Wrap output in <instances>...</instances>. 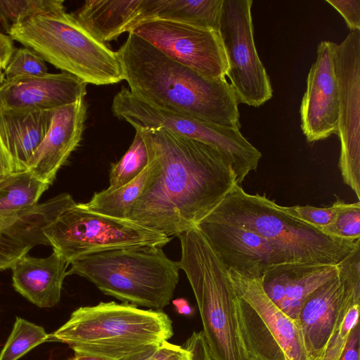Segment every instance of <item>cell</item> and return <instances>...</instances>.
Returning a JSON list of instances; mask_svg holds the SVG:
<instances>
[{"mask_svg":"<svg viewBox=\"0 0 360 360\" xmlns=\"http://www.w3.org/2000/svg\"><path fill=\"white\" fill-rule=\"evenodd\" d=\"M333 59L339 93V168L344 182L360 200V31L334 44Z\"/></svg>","mask_w":360,"mask_h":360,"instance_id":"cell-13","label":"cell"},{"mask_svg":"<svg viewBox=\"0 0 360 360\" xmlns=\"http://www.w3.org/2000/svg\"><path fill=\"white\" fill-rule=\"evenodd\" d=\"M146 167L135 179L124 186L114 189L108 188L95 193L91 199L82 206L106 216L127 219L130 206L141 194L147 177Z\"/></svg>","mask_w":360,"mask_h":360,"instance_id":"cell-26","label":"cell"},{"mask_svg":"<svg viewBox=\"0 0 360 360\" xmlns=\"http://www.w3.org/2000/svg\"><path fill=\"white\" fill-rule=\"evenodd\" d=\"M140 37L170 59L205 76L226 77L228 63L219 32L183 22L151 19L128 32Z\"/></svg>","mask_w":360,"mask_h":360,"instance_id":"cell-14","label":"cell"},{"mask_svg":"<svg viewBox=\"0 0 360 360\" xmlns=\"http://www.w3.org/2000/svg\"><path fill=\"white\" fill-rule=\"evenodd\" d=\"M8 36L86 84L124 80L117 52L94 38L65 11L32 17L12 27Z\"/></svg>","mask_w":360,"mask_h":360,"instance_id":"cell-7","label":"cell"},{"mask_svg":"<svg viewBox=\"0 0 360 360\" xmlns=\"http://www.w3.org/2000/svg\"><path fill=\"white\" fill-rule=\"evenodd\" d=\"M185 342L191 350L193 360H212L202 331L193 332Z\"/></svg>","mask_w":360,"mask_h":360,"instance_id":"cell-37","label":"cell"},{"mask_svg":"<svg viewBox=\"0 0 360 360\" xmlns=\"http://www.w3.org/2000/svg\"><path fill=\"white\" fill-rule=\"evenodd\" d=\"M75 204L70 194L63 193L19 211L0 210V271L11 269L34 246L49 245L44 229Z\"/></svg>","mask_w":360,"mask_h":360,"instance_id":"cell-17","label":"cell"},{"mask_svg":"<svg viewBox=\"0 0 360 360\" xmlns=\"http://www.w3.org/2000/svg\"><path fill=\"white\" fill-rule=\"evenodd\" d=\"M49 187L27 170L14 172L0 183V210L15 212L33 207Z\"/></svg>","mask_w":360,"mask_h":360,"instance_id":"cell-25","label":"cell"},{"mask_svg":"<svg viewBox=\"0 0 360 360\" xmlns=\"http://www.w3.org/2000/svg\"><path fill=\"white\" fill-rule=\"evenodd\" d=\"M65 11L62 0H0V32L38 15Z\"/></svg>","mask_w":360,"mask_h":360,"instance_id":"cell-27","label":"cell"},{"mask_svg":"<svg viewBox=\"0 0 360 360\" xmlns=\"http://www.w3.org/2000/svg\"><path fill=\"white\" fill-rule=\"evenodd\" d=\"M222 4L223 0H143L139 22L167 20L219 32Z\"/></svg>","mask_w":360,"mask_h":360,"instance_id":"cell-24","label":"cell"},{"mask_svg":"<svg viewBox=\"0 0 360 360\" xmlns=\"http://www.w3.org/2000/svg\"><path fill=\"white\" fill-rule=\"evenodd\" d=\"M202 220L249 230L277 244L297 263L338 265L360 248V240L326 235L288 213L284 206L265 195L248 193L238 184Z\"/></svg>","mask_w":360,"mask_h":360,"instance_id":"cell-3","label":"cell"},{"mask_svg":"<svg viewBox=\"0 0 360 360\" xmlns=\"http://www.w3.org/2000/svg\"><path fill=\"white\" fill-rule=\"evenodd\" d=\"M334 42L322 41L307 79L300 105L301 128L314 143L338 134L339 93L333 59Z\"/></svg>","mask_w":360,"mask_h":360,"instance_id":"cell-16","label":"cell"},{"mask_svg":"<svg viewBox=\"0 0 360 360\" xmlns=\"http://www.w3.org/2000/svg\"><path fill=\"white\" fill-rule=\"evenodd\" d=\"M86 85L65 72L4 80L0 84V109L51 110L84 98Z\"/></svg>","mask_w":360,"mask_h":360,"instance_id":"cell-19","label":"cell"},{"mask_svg":"<svg viewBox=\"0 0 360 360\" xmlns=\"http://www.w3.org/2000/svg\"><path fill=\"white\" fill-rule=\"evenodd\" d=\"M48 73L45 60L33 50L21 47L13 49L3 71L4 80Z\"/></svg>","mask_w":360,"mask_h":360,"instance_id":"cell-31","label":"cell"},{"mask_svg":"<svg viewBox=\"0 0 360 360\" xmlns=\"http://www.w3.org/2000/svg\"><path fill=\"white\" fill-rule=\"evenodd\" d=\"M172 303L176 311L182 315L191 316L194 313L193 309L191 307L188 302L184 298H177L172 300Z\"/></svg>","mask_w":360,"mask_h":360,"instance_id":"cell-40","label":"cell"},{"mask_svg":"<svg viewBox=\"0 0 360 360\" xmlns=\"http://www.w3.org/2000/svg\"><path fill=\"white\" fill-rule=\"evenodd\" d=\"M148 154L145 184L127 219L167 237L195 228L237 184L214 148L163 128H134Z\"/></svg>","mask_w":360,"mask_h":360,"instance_id":"cell-1","label":"cell"},{"mask_svg":"<svg viewBox=\"0 0 360 360\" xmlns=\"http://www.w3.org/2000/svg\"><path fill=\"white\" fill-rule=\"evenodd\" d=\"M13 173H14L13 160L0 136V183Z\"/></svg>","mask_w":360,"mask_h":360,"instance_id":"cell-38","label":"cell"},{"mask_svg":"<svg viewBox=\"0 0 360 360\" xmlns=\"http://www.w3.org/2000/svg\"><path fill=\"white\" fill-rule=\"evenodd\" d=\"M196 227L208 240L226 270L262 278L276 266L297 263L277 244L245 229L205 220H201Z\"/></svg>","mask_w":360,"mask_h":360,"instance_id":"cell-15","label":"cell"},{"mask_svg":"<svg viewBox=\"0 0 360 360\" xmlns=\"http://www.w3.org/2000/svg\"><path fill=\"white\" fill-rule=\"evenodd\" d=\"M338 360H360L359 322L351 330L345 348Z\"/></svg>","mask_w":360,"mask_h":360,"instance_id":"cell-36","label":"cell"},{"mask_svg":"<svg viewBox=\"0 0 360 360\" xmlns=\"http://www.w3.org/2000/svg\"><path fill=\"white\" fill-rule=\"evenodd\" d=\"M360 304H354L347 312L340 328L330 337L321 360H338L351 330L359 323Z\"/></svg>","mask_w":360,"mask_h":360,"instance_id":"cell-32","label":"cell"},{"mask_svg":"<svg viewBox=\"0 0 360 360\" xmlns=\"http://www.w3.org/2000/svg\"><path fill=\"white\" fill-rule=\"evenodd\" d=\"M51 110L0 109V136L13 160L14 172L27 169L48 131Z\"/></svg>","mask_w":360,"mask_h":360,"instance_id":"cell-22","label":"cell"},{"mask_svg":"<svg viewBox=\"0 0 360 360\" xmlns=\"http://www.w3.org/2000/svg\"><path fill=\"white\" fill-rule=\"evenodd\" d=\"M142 4L143 0H87L73 15L94 38L105 44L139 22Z\"/></svg>","mask_w":360,"mask_h":360,"instance_id":"cell-23","label":"cell"},{"mask_svg":"<svg viewBox=\"0 0 360 360\" xmlns=\"http://www.w3.org/2000/svg\"><path fill=\"white\" fill-rule=\"evenodd\" d=\"M176 262L162 248L141 247L104 251L70 263L67 276L77 274L102 292L136 306L162 311L179 279Z\"/></svg>","mask_w":360,"mask_h":360,"instance_id":"cell-6","label":"cell"},{"mask_svg":"<svg viewBox=\"0 0 360 360\" xmlns=\"http://www.w3.org/2000/svg\"><path fill=\"white\" fill-rule=\"evenodd\" d=\"M160 344H151L142 350L134 354L126 356L119 360H150Z\"/></svg>","mask_w":360,"mask_h":360,"instance_id":"cell-39","label":"cell"},{"mask_svg":"<svg viewBox=\"0 0 360 360\" xmlns=\"http://www.w3.org/2000/svg\"><path fill=\"white\" fill-rule=\"evenodd\" d=\"M53 250L70 264L93 254L124 248H162L170 238L127 219L115 218L76 204L44 230Z\"/></svg>","mask_w":360,"mask_h":360,"instance_id":"cell-10","label":"cell"},{"mask_svg":"<svg viewBox=\"0 0 360 360\" xmlns=\"http://www.w3.org/2000/svg\"><path fill=\"white\" fill-rule=\"evenodd\" d=\"M45 329L16 316L13 330L0 352V360H18L37 345L48 341Z\"/></svg>","mask_w":360,"mask_h":360,"instance_id":"cell-29","label":"cell"},{"mask_svg":"<svg viewBox=\"0 0 360 360\" xmlns=\"http://www.w3.org/2000/svg\"><path fill=\"white\" fill-rule=\"evenodd\" d=\"M173 335L172 321L162 311L111 301L75 309L65 323L49 334L47 342L67 344L75 352L119 360Z\"/></svg>","mask_w":360,"mask_h":360,"instance_id":"cell-4","label":"cell"},{"mask_svg":"<svg viewBox=\"0 0 360 360\" xmlns=\"http://www.w3.org/2000/svg\"><path fill=\"white\" fill-rule=\"evenodd\" d=\"M86 112L84 98L52 110L48 131L28 162L26 170L50 186L81 141Z\"/></svg>","mask_w":360,"mask_h":360,"instance_id":"cell-18","label":"cell"},{"mask_svg":"<svg viewBox=\"0 0 360 360\" xmlns=\"http://www.w3.org/2000/svg\"><path fill=\"white\" fill-rule=\"evenodd\" d=\"M112 111L116 117L134 128H163L215 148L231 167L239 182L257 169L262 158V153L240 129L162 109L138 98L124 86L115 95Z\"/></svg>","mask_w":360,"mask_h":360,"instance_id":"cell-9","label":"cell"},{"mask_svg":"<svg viewBox=\"0 0 360 360\" xmlns=\"http://www.w3.org/2000/svg\"><path fill=\"white\" fill-rule=\"evenodd\" d=\"M252 0H223L219 33L225 51L226 75L239 103L259 107L271 98L270 79L257 53Z\"/></svg>","mask_w":360,"mask_h":360,"instance_id":"cell-11","label":"cell"},{"mask_svg":"<svg viewBox=\"0 0 360 360\" xmlns=\"http://www.w3.org/2000/svg\"><path fill=\"white\" fill-rule=\"evenodd\" d=\"M150 360H193V355L186 342L183 346H180L163 341Z\"/></svg>","mask_w":360,"mask_h":360,"instance_id":"cell-35","label":"cell"},{"mask_svg":"<svg viewBox=\"0 0 360 360\" xmlns=\"http://www.w3.org/2000/svg\"><path fill=\"white\" fill-rule=\"evenodd\" d=\"M338 267V274L308 297L296 319L309 360L322 359L349 309L360 304V248Z\"/></svg>","mask_w":360,"mask_h":360,"instance_id":"cell-12","label":"cell"},{"mask_svg":"<svg viewBox=\"0 0 360 360\" xmlns=\"http://www.w3.org/2000/svg\"><path fill=\"white\" fill-rule=\"evenodd\" d=\"M338 273V265L286 264L266 273L262 285L271 301L296 321L308 297Z\"/></svg>","mask_w":360,"mask_h":360,"instance_id":"cell-20","label":"cell"},{"mask_svg":"<svg viewBox=\"0 0 360 360\" xmlns=\"http://www.w3.org/2000/svg\"><path fill=\"white\" fill-rule=\"evenodd\" d=\"M70 264L56 252L47 257L25 255L11 266L14 289L40 308H51L60 299Z\"/></svg>","mask_w":360,"mask_h":360,"instance_id":"cell-21","label":"cell"},{"mask_svg":"<svg viewBox=\"0 0 360 360\" xmlns=\"http://www.w3.org/2000/svg\"><path fill=\"white\" fill-rule=\"evenodd\" d=\"M13 40L6 34L0 32V49L13 45Z\"/></svg>","mask_w":360,"mask_h":360,"instance_id":"cell-42","label":"cell"},{"mask_svg":"<svg viewBox=\"0 0 360 360\" xmlns=\"http://www.w3.org/2000/svg\"><path fill=\"white\" fill-rule=\"evenodd\" d=\"M177 237L181 250L177 264L185 272L195 295L212 359L250 360L240 336L236 292L226 269L197 227Z\"/></svg>","mask_w":360,"mask_h":360,"instance_id":"cell-5","label":"cell"},{"mask_svg":"<svg viewBox=\"0 0 360 360\" xmlns=\"http://www.w3.org/2000/svg\"><path fill=\"white\" fill-rule=\"evenodd\" d=\"M227 271L236 292L240 336L250 360H309L297 321L269 297L262 277Z\"/></svg>","mask_w":360,"mask_h":360,"instance_id":"cell-8","label":"cell"},{"mask_svg":"<svg viewBox=\"0 0 360 360\" xmlns=\"http://www.w3.org/2000/svg\"><path fill=\"white\" fill-rule=\"evenodd\" d=\"M130 91L147 103L214 124L240 129L238 103L226 77L193 70L129 32L116 51Z\"/></svg>","mask_w":360,"mask_h":360,"instance_id":"cell-2","label":"cell"},{"mask_svg":"<svg viewBox=\"0 0 360 360\" xmlns=\"http://www.w3.org/2000/svg\"><path fill=\"white\" fill-rule=\"evenodd\" d=\"M343 202L340 199L328 207L311 205L285 207L286 211L299 219L317 228L330 224L335 219Z\"/></svg>","mask_w":360,"mask_h":360,"instance_id":"cell-33","label":"cell"},{"mask_svg":"<svg viewBox=\"0 0 360 360\" xmlns=\"http://www.w3.org/2000/svg\"><path fill=\"white\" fill-rule=\"evenodd\" d=\"M323 233L349 241L360 240V202H343L335 220L318 228Z\"/></svg>","mask_w":360,"mask_h":360,"instance_id":"cell-30","label":"cell"},{"mask_svg":"<svg viewBox=\"0 0 360 360\" xmlns=\"http://www.w3.org/2000/svg\"><path fill=\"white\" fill-rule=\"evenodd\" d=\"M345 19L351 32L360 31L359 0H326Z\"/></svg>","mask_w":360,"mask_h":360,"instance_id":"cell-34","label":"cell"},{"mask_svg":"<svg viewBox=\"0 0 360 360\" xmlns=\"http://www.w3.org/2000/svg\"><path fill=\"white\" fill-rule=\"evenodd\" d=\"M148 162L146 146L139 131L136 130L128 150L118 162L111 164L108 189L114 190L130 182L147 167Z\"/></svg>","mask_w":360,"mask_h":360,"instance_id":"cell-28","label":"cell"},{"mask_svg":"<svg viewBox=\"0 0 360 360\" xmlns=\"http://www.w3.org/2000/svg\"><path fill=\"white\" fill-rule=\"evenodd\" d=\"M68 360H113L105 357L95 356L89 354L75 352L74 355Z\"/></svg>","mask_w":360,"mask_h":360,"instance_id":"cell-41","label":"cell"}]
</instances>
